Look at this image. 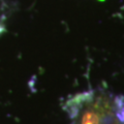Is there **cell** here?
Listing matches in <instances>:
<instances>
[{"label": "cell", "mask_w": 124, "mask_h": 124, "mask_svg": "<svg viewBox=\"0 0 124 124\" xmlns=\"http://www.w3.org/2000/svg\"><path fill=\"white\" fill-rule=\"evenodd\" d=\"M63 110L69 124H124V96L101 87L70 96Z\"/></svg>", "instance_id": "cell-1"}]
</instances>
